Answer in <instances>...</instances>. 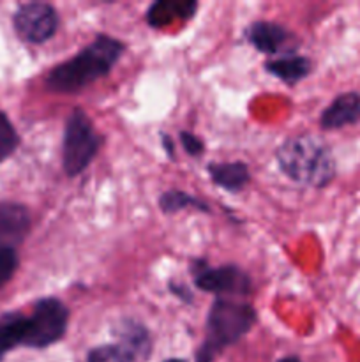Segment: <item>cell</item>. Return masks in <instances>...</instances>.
<instances>
[{"instance_id":"cell-1","label":"cell","mask_w":360,"mask_h":362,"mask_svg":"<svg viewBox=\"0 0 360 362\" xmlns=\"http://www.w3.org/2000/svg\"><path fill=\"white\" fill-rule=\"evenodd\" d=\"M126 46L122 41L99 34L88 46H85L71 60L53 67L46 76V88L59 94H73L99 78L109 74Z\"/></svg>"},{"instance_id":"cell-2","label":"cell","mask_w":360,"mask_h":362,"mask_svg":"<svg viewBox=\"0 0 360 362\" xmlns=\"http://www.w3.org/2000/svg\"><path fill=\"white\" fill-rule=\"evenodd\" d=\"M258 315L253 304L217 297L207 317V339L196 354V362H214L219 354L235 345L256 324Z\"/></svg>"},{"instance_id":"cell-3","label":"cell","mask_w":360,"mask_h":362,"mask_svg":"<svg viewBox=\"0 0 360 362\" xmlns=\"http://www.w3.org/2000/svg\"><path fill=\"white\" fill-rule=\"evenodd\" d=\"M277 163L292 180L323 187L335 177V163L323 140L314 134L289 138L277 148Z\"/></svg>"},{"instance_id":"cell-4","label":"cell","mask_w":360,"mask_h":362,"mask_svg":"<svg viewBox=\"0 0 360 362\" xmlns=\"http://www.w3.org/2000/svg\"><path fill=\"white\" fill-rule=\"evenodd\" d=\"M102 138L92 126L83 110L76 108L69 115L64 129L62 144V166L69 177H76L85 172L88 165L94 161L101 148Z\"/></svg>"},{"instance_id":"cell-5","label":"cell","mask_w":360,"mask_h":362,"mask_svg":"<svg viewBox=\"0 0 360 362\" xmlns=\"http://www.w3.org/2000/svg\"><path fill=\"white\" fill-rule=\"evenodd\" d=\"M69 324V310L56 297H44L34 304L27 317V349H46L64 338Z\"/></svg>"},{"instance_id":"cell-6","label":"cell","mask_w":360,"mask_h":362,"mask_svg":"<svg viewBox=\"0 0 360 362\" xmlns=\"http://www.w3.org/2000/svg\"><path fill=\"white\" fill-rule=\"evenodd\" d=\"M194 285L200 290L215 296H249L253 292V281L249 274L236 265L210 267L205 260H194L191 267Z\"/></svg>"},{"instance_id":"cell-7","label":"cell","mask_w":360,"mask_h":362,"mask_svg":"<svg viewBox=\"0 0 360 362\" xmlns=\"http://www.w3.org/2000/svg\"><path fill=\"white\" fill-rule=\"evenodd\" d=\"M13 25L16 34L23 41L41 45L55 35L59 27V14L49 4L28 2L18 7L13 16Z\"/></svg>"},{"instance_id":"cell-8","label":"cell","mask_w":360,"mask_h":362,"mask_svg":"<svg viewBox=\"0 0 360 362\" xmlns=\"http://www.w3.org/2000/svg\"><path fill=\"white\" fill-rule=\"evenodd\" d=\"M247 41L265 55H279L282 52L292 53L299 45H292L293 34H289L282 25L272 21H256L246 30Z\"/></svg>"},{"instance_id":"cell-9","label":"cell","mask_w":360,"mask_h":362,"mask_svg":"<svg viewBox=\"0 0 360 362\" xmlns=\"http://www.w3.org/2000/svg\"><path fill=\"white\" fill-rule=\"evenodd\" d=\"M30 230V212L25 205L0 202V246L21 243Z\"/></svg>"},{"instance_id":"cell-10","label":"cell","mask_w":360,"mask_h":362,"mask_svg":"<svg viewBox=\"0 0 360 362\" xmlns=\"http://www.w3.org/2000/svg\"><path fill=\"white\" fill-rule=\"evenodd\" d=\"M360 122V94L359 92H344L337 95L320 117L323 129H339L348 124Z\"/></svg>"},{"instance_id":"cell-11","label":"cell","mask_w":360,"mask_h":362,"mask_svg":"<svg viewBox=\"0 0 360 362\" xmlns=\"http://www.w3.org/2000/svg\"><path fill=\"white\" fill-rule=\"evenodd\" d=\"M196 0H157L147 9V23L154 28L166 27L179 20H191L196 14Z\"/></svg>"},{"instance_id":"cell-12","label":"cell","mask_w":360,"mask_h":362,"mask_svg":"<svg viewBox=\"0 0 360 362\" xmlns=\"http://www.w3.org/2000/svg\"><path fill=\"white\" fill-rule=\"evenodd\" d=\"M265 71L284 83L295 85L311 73V60L307 57L295 55V53H284V55L267 60Z\"/></svg>"},{"instance_id":"cell-13","label":"cell","mask_w":360,"mask_h":362,"mask_svg":"<svg viewBox=\"0 0 360 362\" xmlns=\"http://www.w3.org/2000/svg\"><path fill=\"white\" fill-rule=\"evenodd\" d=\"M27 338V315L7 311L0 315V362L18 346H25Z\"/></svg>"},{"instance_id":"cell-14","label":"cell","mask_w":360,"mask_h":362,"mask_svg":"<svg viewBox=\"0 0 360 362\" xmlns=\"http://www.w3.org/2000/svg\"><path fill=\"white\" fill-rule=\"evenodd\" d=\"M119 345L129 350L140 362L148 359L152 352V339L147 329L134 320H124L115 331Z\"/></svg>"},{"instance_id":"cell-15","label":"cell","mask_w":360,"mask_h":362,"mask_svg":"<svg viewBox=\"0 0 360 362\" xmlns=\"http://www.w3.org/2000/svg\"><path fill=\"white\" fill-rule=\"evenodd\" d=\"M207 170L214 184L226 191H240L251 179L249 168L240 161L210 163Z\"/></svg>"},{"instance_id":"cell-16","label":"cell","mask_w":360,"mask_h":362,"mask_svg":"<svg viewBox=\"0 0 360 362\" xmlns=\"http://www.w3.org/2000/svg\"><path fill=\"white\" fill-rule=\"evenodd\" d=\"M159 207L164 214H175V212L184 211L187 207H194L201 212H210V205L205 204L201 198L193 197L189 193H184V191L172 189L166 191V193L161 194L159 198Z\"/></svg>"},{"instance_id":"cell-17","label":"cell","mask_w":360,"mask_h":362,"mask_svg":"<svg viewBox=\"0 0 360 362\" xmlns=\"http://www.w3.org/2000/svg\"><path fill=\"white\" fill-rule=\"evenodd\" d=\"M87 362H140L127 349L119 343L95 346L88 352Z\"/></svg>"},{"instance_id":"cell-18","label":"cell","mask_w":360,"mask_h":362,"mask_svg":"<svg viewBox=\"0 0 360 362\" xmlns=\"http://www.w3.org/2000/svg\"><path fill=\"white\" fill-rule=\"evenodd\" d=\"M20 145V134L14 129L9 117L0 110V163L9 159Z\"/></svg>"},{"instance_id":"cell-19","label":"cell","mask_w":360,"mask_h":362,"mask_svg":"<svg viewBox=\"0 0 360 362\" xmlns=\"http://www.w3.org/2000/svg\"><path fill=\"white\" fill-rule=\"evenodd\" d=\"M18 264V253L14 246H0V286L6 285L16 272Z\"/></svg>"},{"instance_id":"cell-20","label":"cell","mask_w":360,"mask_h":362,"mask_svg":"<svg viewBox=\"0 0 360 362\" xmlns=\"http://www.w3.org/2000/svg\"><path fill=\"white\" fill-rule=\"evenodd\" d=\"M180 144H182L184 151L189 156H193V158H200L205 151V145L201 141V138H198L194 133H189V131H182L180 133Z\"/></svg>"},{"instance_id":"cell-21","label":"cell","mask_w":360,"mask_h":362,"mask_svg":"<svg viewBox=\"0 0 360 362\" xmlns=\"http://www.w3.org/2000/svg\"><path fill=\"white\" fill-rule=\"evenodd\" d=\"M169 290H172L180 300H184V303L187 304L193 303V293H191V290L187 288L186 285H176V283H172V285H169Z\"/></svg>"},{"instance_id":"cell-22","label":"cell","mask_w":360,"mask_h":362,"mask_svg":"<svg viewBox=\"0 0 360 362\" xmlns=\"http://www.w3.org/2000/svg\"><path fill=\"white\" fill-rule=\"evenodd\" d=\"M162 145H164V148H168V156L169 158H173V154H175V151H173V141L169 136H164L162 134Z\"/></svg>"},{"instance_id":"cell-23","label":"cell","mask_w":360,"mask_h":362,"mask_svg":"<svg viewBox=\"0 0 360 362\" xmlns=\"http://www.w3.org/2000/svg\"><path fill=\"white\" fill-rule=\"evenodd\" d=\"M277 362H302V361H300L296 356H286L282 357V359H279Z\"/></svg>"},{"instance_id":"cell-24","label":"cell","mask_w":360,"mask_h":362,"mask_svg":"<svg viewBox=\"0 0 360 362\" xmlns=\"http://www.w3.org/2000/svg\"><path fill=\"white\" fill-rule=\"evenodd\" d=\"M162 362H187L186 359H179V357H172V359H166Z\"/></svg>"}]
</instances>
